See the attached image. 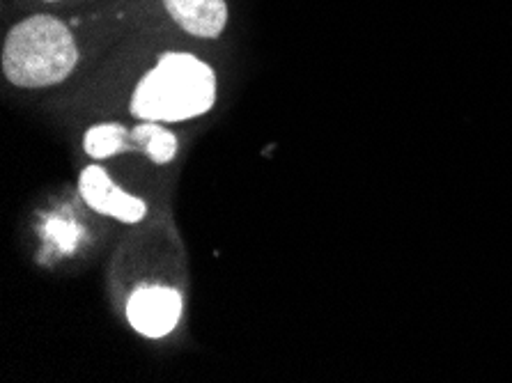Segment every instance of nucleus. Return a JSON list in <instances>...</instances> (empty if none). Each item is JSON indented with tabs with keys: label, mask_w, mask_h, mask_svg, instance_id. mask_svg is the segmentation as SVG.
Wrapping results in <instances>:
<instances>
[{
	"label": "nucleus",
	"mask_w": 512,
	"mask_h": 383,
	"mask_svg": "<svg viewBox=\"0 0 512 383\" xmlns=\"http://www.w3.org/2000/svg\"><path fill=\"white\" fill-rule=\"evenodd\" d=\"M216 101V76L207 62L191 53H166L143 76L131 97L138 120L182 122L205 115Z\"/></svg>",
	"instance_id": "obj_1"
},
{
	"label": "nucleus",
	"mask_w": 512,
	"mask_h": 383,
	"mask_svg": "<svg viewBox=\"0 0 512 383\" xmlns=\"http://www.w3.org/2000/svg\"><path fill=\"white\" fill-rule=\"evenodd\" d=\"M127 317L145 338H166L182 317V296L170 287H141L131 294Z\"/></svg>",
	"instance_id": "obj_3"
},
{
	"label": "nucleus",
	"mask_w": 512,
	"mask_h": 383,
	"mask_svg": "<svg viewBox=\"0 0 512 383\" xmlns=\"http://www.w3.org/2000/svg\"><path fill=\"white\" fill-rule=\"evenodd\" d=\"M131 140L138 147H143L154 163H168L177 152V138L161 127L159 122L143 120L131 131Z\"/></svg>",
	"instance_id": "obj_6"
},
{
	"label": "nucleus",
	"mask_w": 512,
	"mask_h": 383,
	"mask_svg": "<svg viewBox=\"0 0 512 383\" xmlns=\"http://www.w3.org/2000/svg\"><path fill=\"white\" fill-rule=\"evenodd\" d=\"M166 10L186 33L198 37H219L226 28V0H164Z\"/></svg>",
	"instance_id": "obj_5"
},
{
	"label": "nucleus",
	"mask_w": 512,
	"mask_h": 383,
	"mask_svg": "<svg viewBox=\"0 0 512 383\" xmlns=\"http://www.w3.org/2000/svg\"><path fill=\"white\" fill-rule=\"evenodd\" d=\"M79 62L74 37L65 23L37 14L10 30L3 46V74L19 88L58 85Z\"/></svg>",
	"instance_id": "obj_2"
},
{
	"label": "nucleus",
	"mask_w": 512,
	"mask_h": 383,
	"mask_svg": "<svg viewBox=\"0 0 512 383\" xmlns=\"http://www.w3.org/2000/svg\"><path fill=\"white\" fill-rule=\"evenodd\" d=\"M79 191L81 198L88 202V207L99 211V214L118 218L122 223H138L147 214L145 202L118 189L106 170L99 166H90L83 170L79 179Z\"/></svg>",
	"instance_id": "obj_4"
},
{
	"label": "nucleus",
	"mask_w": 512,
	"mask_h": 383,
	"mask_svg": "<svg viewBox=\"0 0 512 383\" xmlns=\"http://www.w3.org/2000/svg\"><path fill=\"white\" fill-rule=\"evenodd\" d=\"M83 147L92 159H108V156L127 150V129L122 124H99L85 134Z\"/></svg>",
	"instance_id": "obj_7"
}]
</instances>
